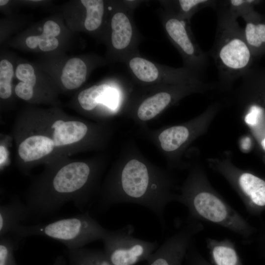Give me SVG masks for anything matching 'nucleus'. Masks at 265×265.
I'll list each match as a JSON object with an SVG mask.
<instances>
[{
  "label": "nucleus",
  "instance_id": "38",
  "mask_svg": "<svg viewBox=\"0 0 265 265\" xmlns=\"http://www.w3.org/2000/svg\"><path fill=\"white\" fill-rule=\"evenodd\" d=\"M261 144L263 149L265 150V138L262 140Z\"/></svg>",
  "mask_w": 265,
  "mask_h": 265
},
{
  "label": "nucleus",
  "instance_id": "4",
  "mask_svg": "<svg viewBox=\"0 0 265 265\" xmlns=\"http://www.w3.org/2000/svg\"><path fill=\"white\" fill-rule=\"evenodd\" d=\"M217 15L216 36L211 54L219 77L225 81H231L243 77L250 64L252 53L237 19L222 9Z\"/></svg>",
  "mask_w": 265,
  "mask_h": 265
},
{
  "label": "nucleus",
  "instance_id": "11",
  "mask_svg": "<svg viewBox=\"0 0 265 265\" xmlns=\"http://www.w3.org/2000/svg\"><path fill=\"white\" fill-rule=\"evenodd\" d=\"M31 216L26 203L19 199L0 206V237L9 235L22 221Z\"/></svg>",
  "mask_w": 265,
  "mask_h": 265
},
{
  "label": "nucleus",
  "instance_id": "26",
  "mask_svg": "<svg viewBox=\"0 0 265 265\" xmlns=\"http://www.w3.org/2000/svg\"><path fill=\"white\" fill-rule=\"evenodd\" d=\"M216 2L210 0H180L178 3L183 15L190 16L201 9L214 5Z\"/></svg>",
  "mask_w": 265,
  "mask_h": 265
},
{
  "label": "nucleus",
  "instance_id": "18",
  "mask_svg": "<svg viewBox=\"0 0 265 265\" xmlns=\"http://www.w3.org/2000/svg\"><path fill=\"white\" fill-rule=\"evenodd\" d=\"M188 129L183 126H173L163 131L159 136L163 150L172 152L178 149L187 139Z\"/></svg>",
  "mask_w": 265,
  "mask_h": 265
},
{
  "label": "nucleus",
  "instance_id": "1",
  "mask_svg": "<svg viewBox=\"0 0 265 265\" xmlns=\"http://www.w3.org/2000/svg\"><path fill=\"white\" fill-rule=\"evenodd\" d=\"M177 198L170 192L169 181L164 175L132 159L115 175L100 204L105 208L119 203L141 205L153 212L163 225L165 209Z\"/></svg>",
  "mask_w": 265,
  "mask_h": 265
},
{
  "label": "nucleus",
  "instance_id": "19",
  "mask_svg": "<svg viewBox=\"0 0 265 265\" xmlns=\"http://www.w3.org/2000/svg\"><path fill=\"white\" fill-rule=\"evenodd\" d=\"M129 66L134 75L139 80L151 82L157 80L159 72L152 62L140 57H134L129 62Z\"/></svg>",
  "mask_w": 265,
  "mask_h": 265
},
{
  "label": "nucleus",
  "instance_id": "20",
  "mask_svg": "<svg viewBox=\"0 0 265 265\" xmlns=\"http://www.w3.org/2000/svg\"><path fill=\"white\" fill-rule=\"evenodd\" d=\"M86 10L84 26L89 31L97 29L101 25L104 12V2L101 0H81Z\"/></svg>",
  "mask_w": 265,
  "mask_h": 265
},
{
  "label": "nucleus",
  "instance_id": "31",
  "mask_svg": "<svg viewBox=\"0 0 265 265\" xmlns=\"http://www.w3.org/2000/svg\"><path fill=\"white\" fill-rule=\"evenodd\" d=\"M262 112L263 110L261 107L256 106H252L245 117V122L250 126H255L258 122Z\"/></svg>",
  "mask_w": 265,
  "mask_h": 265
},
{
  "label": "nucleus",
  "instance_id": "24",
  "mask_svg": "<svg viewBox=\"0 0 265 265\" xmlns=\"http://www.w3.org/2000/svg\"><path fill=\"white\" fill-rule=\"evenodd\" d=\"M19 241L9 235L0 237V265H18L14 251Z\"/></svg>",
  "mask_w": 265,
  "mask_h": 265
},
{
  "label": "nucleus",
  "instance_id": "37",
  "mask_svg": "<svg viewBox=\"0 0 265 265\" xmlns=\"http://www.w3.org/2000/svg\"><path fill=\"white\" fill-rule=\"evenodd\" d=\"M8 2L7 0H0V5L2 6L6 4Z\"/></svg>",
  "mask_w": 265,
  "mask_h": 265
},
{
  "label": "nucleus",
  "instance_id": "23",
  "mask_svg": "<svg viewBox=\"0 0 265 265\" xmlns=\"http://www.w3.org/2000/svg\"><path fill=\"white\" fill-rule=\"evenodd\" d=\"M253 0H230L224 1L225 8L222 9L235 19L241 17L244 20L251 17L250 7Z\"/></svg>",
  "mask_w": 265,
  "mask_h": 265
},
{
  "label": "nucleus",
  "instance_id": "34",
  "mask_svg": "<svg viewBox=\"0 0 265 265\" xmlns=\"http://www.w3.org/2000/svg\"><path fill=\"white\" fill-rule=\"evenodd\" d=\"M39 35L30 36L26 40V45L30 49L35 48L39 44Z\"/></svg>",
  "mask_w": 265,
  "mask_h": 265
},
{
  "label": "nucleus",
  "instance_id": "17",
  "mask_svg": "<svg viewBox=\"0 0 265 265\" xmlns=\"http://www.w3.org/2000/svg\"><path fill=\"white\" fill-rule=\"evenodd\" d=\"M69 265H112L104 251L83 247L67 251Z\"/></svg>",
  "mask_w": 265,
  "mask_h": 265
},
{
  "label": "nucleus",
  "instance_id": "35",
  "mask_svg": "<svg viewBox=\"0 0 265 265\" xmlns=\"http://www.w3.org/2000/svg\"><path fill=\"white\" fill-rule=\"evenodd\" d=\"M66 260L64 257L62 255H60L56 258L53 265H66Z\"/></svg>",
  "mask_w": 265,
  "mask_h": 265
},
{
  "label": "nucleus",
  "instance_id": "14",
  "mask_svg": "<svg viewBox=\"0 0 265 265\" xmlns=\"http://www.w3.org/2000/svg\"><path fill=\"white\" fill-rule=\"evenodd\" d=\"M111 43L114 48L122 50L130 44L132 37V26L128 16L124 13L117 12L111 22Z\"/></svg>",
  "mask_w": 265,
  "mask_h": 265
},
{
  "label": "nucleus",
  "instance_id": "21",
  "mask_svg": "<svg viewBox=\"0 0 265 265\" xmlns=\"http://www.w3.org/2000/svg\"><path fill=\"white\" fill-rule=\"evenodd\" d=\"M110 88L106 84L93 85L81 91L78 97L80 106L85 110H91L101 103L106 92Z\"/></svg>",
  "mask_w": 265,
  "mask_h": 265
},
{
  "label": "nucleus",
  "instance_id": "36",
  "mask_svg": "<svg viewBox=\"0 0 265 265\" xmlns=\"http://www.w3.org/2000/svg\"><path fill=\"white\" fill-rule=\"evenodd\" d=\"M0 165H1L6 159V149L2 146H0Z\"/></svg>",
  "mask_w": 265,
  "mask_h": 265
},
{
  "label": "nucleus",
  "instance_id": "6",
  "mask_svg": "<svg viewBox=\"0 0 265 265\" xmlns=\"http://www.w3.org/2000/svg\"><path fill=\"white\" fill-rule=\"evenodd\" d=\"M134 231L131 224L117 230H106L102 240L104 251L112 265H134L147 261L158 248L157 241L135 238Z\"/></svg>",
  "mask_w": 265,
  "mask_h": 265
},
{
  "label": "nucleus",
  "instance_id": "22",
  "mask_svg": "<svg viewBox=\"0 0 265 265\" xmlns=\"http://www.w3.org/2000/svg\"><path fill=\"white\" fill-rule=\"evenodd\" d=\"M244 35L251 51L265 44V24L254 23L251 20L245 21Z\"/></svg>",
  "mask_w": 265,
  "mask_h": 265
},
{
  "label": "nucleus",
  "instance_id": "15",
  "mask_svg": "<svg viewBox=\"0 0 265 265\" xmlns=\"http://www.w3.org/2000/svg\"><path fill=\"white\" fill-rule=\"evenodd\" d=\"M87 67L79 58H72L67 61L62 71L61 81L68 89L79 87L85 80Z\"/></svg>",
  "mask_w": 265,
  "mask_h": 265
},
{
  "label": "nucleus",
  "instance_id": "13",
  "mask_svg": "<svg viewBox=\"0 0 265 265\" xmlns=\"http://www.w3.org/2000/svg\"><path fill=\"white\" fill-rule=\"evenodd\" d=\"M55 147L53 139L43 135H33L20 144L18 154L25 162L39 159L49 154Z\"/></svg>",
  "mask_w": 265,
  "mask_h": 265
},
{
  "label": "nucleus",
  "instance_id": "33",
  "mask_svg": "<svg viewBox=\"0 0 265 265\" xmlns=\"http://www.w3.org/2000/svg\"><path fill=\"white\" fill-rule=\"evenodd\" d=\"M117 99L116 92L110 87L104 95L101 103L112 108L116 106Z\"/></svg>",
  "mask_w": 265,
  "mask_h": 265
},
{
  "label": "nucleus",
  "instance_id": "2",
  "mask_svg": "<svg viewBox=\"0 0 265 265\" xmlns=\"http://www.w3.org/2000/svg\"><path fill=\"white\" fill-rule=\"evenodd\" d=\"M92 176L90 167L83 162H72L62 167L47 186L40 187L27 198L26 204L31 215L52 214L70 201L82 210L90 199L86 188Z\"/></svg>",
  "mask_w": 265,
  "mask_h": 265
},
{
  "label": "nucleus",
  "instance_id": "25",
  "mask_svg": "<svg viewBox=\"0 0 265 265\" xmlns=\"http://www.w3.org/2000/svg\"><path fill=\"white\" fill-rule=\"evenodd\" d=\"M12 64L7 60L3 59L0 62V97L7 99L11 95L10 82L13 76Z\"/></svg>",
  "mask_w": 265,
  "mask_h": 265
},
{
  "label": "nucleus",
  "instance_id": "10",
  "mask_svg": "<svg viewBox=\"0 0 265 265\" xmlns=\"http://www.w3.org/2000/svg\"><path fill=\"white\" fill-rule=\"evenodd\" d=\"M205 240L212 265H243L235 243L230 239L217 240L208 237Z\"/></svg>",
  "mask_w": 265,
  "mask_h": 265
},
{
  "label": "nucleus",
  "instance_id": "32",
  "mask_svg": "<svg viewBox=\"0 0 265 265\" xmlns=\"http://www.w3.org/2000/svg\"><path fill=\"white\" fill-rule=\"evenodd\" d=\"M60 32V28L55 22L53 21H47L43 26L42 34L49 37H55Z\"/></svg>",
  "mask_w": 265,
  "mask_h": 265
},
{
  "label": "nucleus",
  "instance_id": "16",
  "mask_svg": "<svg viewBox=\"0 0 265 265\" xmlns=\"http://www.w3.org/2000/svg\"><path fill=\"white\" fill-rule=\"evenodd\" d=\"M172 98V95L167 92H159L148 98L138 108V118L143 121L153 119L168 106Z\"/></svg>",
  "mask_w": 265,
  "mask_h": 265
},
{
  "label": "nucleus",
  "instance_id": "28",
  "mask_svg": "<svg viewBox=\"0 0 265 265\" xmlns=\"http://www.w3.org/2000/svg\"><path fill=\"white\" fill-rule=\"evenodd\" d=\"M17 78L23 82L34 86L36 83V76L34 69L29 64H19L16 70Z\"/></svg>",
  "mask_w": 265,
  "mask_h": 265
},
{
  "label": "nucleus",
  "instance_id": "7",
  "mask_svg": "<svg viewBox=\"0 0 265 265\" xmlns=\"http://www.w3.org/2000/svg\"><path fill=\"white\" fill-rule=\"evenodd\" d=\"M204 229L198 221H186L147 260L148 265H182L188 247L195 236Z\"/></svg>",
  "mask_w": 265,
  "mask_h": 265
},
{
  "label": "nucleus",
  "instance_id": "3",
  "mask_svg": "<svg viewBox=\"0 0 265 265\" xmlns=\"http://www.w3.org/2000/svg\"><path fill=\"white\" fill-rule=\"evenodd\" d=\"M189 184L177 201L188 210L186 221L208 222L248 240L253 228L236 210L211 189Z\"/></svg>",
  "mask_w": 265,
  "mask_h": 265
},
{
  "label": "nucleus",
  "instance_id": "12",
  "mask_svg": "<svg viewBox=\"0 0 265 265\" xmlns=\"http://www.w3.org/2000/svg\"><path fill=\"white\" fill-rule=\"evenodd\" d=\"M54 129L53 140L55 146H62L82 139L87 132L86 125L76 121H56L52 126Z\"/></svg>",
  "mask_w": 265,
  "mask_h": 265
},
{
  "label": "nucleus",
  "instance_id": "27",
  "mask_svg": "<svg viewBox=\"0 0 265 265\" xmlns=\"http://www.w3.org/2000/svg\"><path fill=\"white\" fill-rule=\"evenodd\" d=\"M185 259L186 265H212L206 260L197 249L195 238L188 247Z\"/></svg>",
  "mask_w": 265,
  "mask_h": 265
},
{
  "label": "nucleus",
  "instance_id": "8",
  "mask_svg": "<svg viewBox=\"0 0 265 265\" xmlns=\"http://www.w3.org/2000/svg\"><path fill=\"white\" fill-rule=\"evenodd\" d=\"M165 27L169 36L188 59L191 66L198 72H203L207 65V54L189 35L185 21L172 17L167 20Z\"/></svg>",
  "mask_w": 265,
  "mask_h": 265
},
{
  "label": "nucleus",
  "instance_id": "30",
  "mask_svg": "<svg viewBox=\"0 0 265 265\" xmlns=\"http://www.w3.org/2000/svg\"><path fill=\"white\" fill-rule=\"evenodd\" d=\"M33 87L28 83L21 81L16 86L15 92L20 98L25 100H28L33 96Z\"/></svg>",
  "mask_w": 265,
  "mask_h": 265
},
{
  "label": "nucleus",
  "instance_id": "9",
  "mask_svg": "<svg viewBox=\"0 0 265 265\" xmlns=\"http://www.w3.org/2000/svg\"><path fill=\"white\" fill-rule=\"evenodd\" d=\"M237 186L247 211L255 213L265 208V181L248 172L237 178Z\"/></svg>",
  "mask_w": 265,
  "mask_h": 265
},
{
  "label": "nucleus",
  "instance_id": "29",
  "mask_svg": "<svg viewBox=\"0 0 265 265\" xmlns=\"http://www.w3.org/2000/svg\"><path fill=\"white\" fill-rule=\"evenodd\" d=\"M39 47L44 52H48L55 49L58 46V40L55 37H49L43 34L39 35Z\"/></svg>",
  "mask_w": 265,
  "mask_h": 265
},
{
  "label": "nucleus",
  "instance_id": "5",
  "mask_svg": "<svg viewBox=\"0 0 265 265\" xmlns=\"http://www.w3.org/2000/svg\"><path fill=\"white\" fill-rule=\"evenodd\" d=\"M106 230L87 212L48 223L20 224L9 235L18 241L32 236H44L60 241L68 249H75L102 240Z\"/></svg>",
  "mask_w": 265,
  "mask_h": 265
}]
</instances>
